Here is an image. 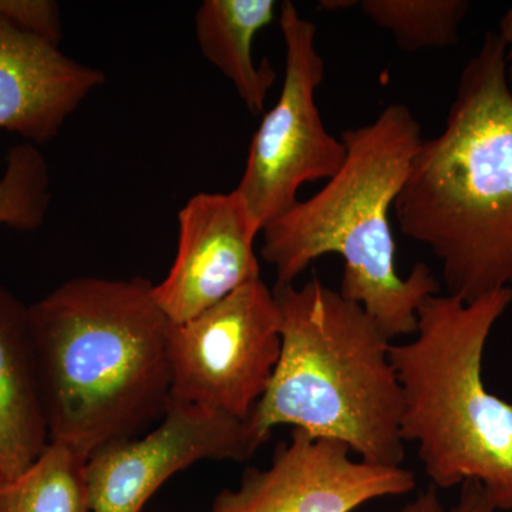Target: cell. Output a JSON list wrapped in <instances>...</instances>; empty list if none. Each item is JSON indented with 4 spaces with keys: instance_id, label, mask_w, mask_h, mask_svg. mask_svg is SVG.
Returning a JSON list of instances; mask_svg holds the SVG:
<instances>
[{
    "instance_id": "obj_18",
    "label": "cell",
    "mask_w": 512,
    "mask_h": 512,
    "mask_svg": "<svg viewBox=\"0 0 512 512\" xmlns=\"http://www.w3.org/2000/svg\"><path fill=\"white\" fill-rule=\"evenodd\" d=\"M397 512H498L488 500L484 488L477 483H464L457 504L450 510L441 503L439 488L431 487L417 495L414 500L404 504Z\"/></svg>"
},
{
    "instance_id": "obj_5",
    "label": "cell",
    "mask_w": 512,
    "mask_h": 512,
    "mask_svg": "<svg viewBox=\"0 0 512 512\" xmlns=\"http://www.w3.org/2000/svg\"><path fill=\"white\" fill-rule=\"evenodd\" d=\"M512 302L503 289L466 302L430 296L414 339L390 346L403 394L402 437L436 488L477 483L497 511H512V403L485 386V348Z\"/></svg>"
},
{
    "instance_id": "obj_9",
    "label": "cell",
    "mask_w": 512,
    "mask_h": 512,
    "mask_svg": "<svg viewBox=\"0 0 512 512\" xmlns=\"http://www.w3.org/2000/svg\"><path fill=\"white\" fill-rule=\"evenodd\" d=\"M416 487L413 471L353 460L345 443L292 429L271 466L248 468L238 488L215 497L210 512H353Z\"/></svg>"
},
{
    "instance_id": "obj_6",
    "label": "cell",
    "mask_w": 512,
    "mask_h": 512,
    "mask_svg": "<svg viewBox=\"0 0 512 512\" xmlns=\"http://www.w3.org/2000/svg\"><path fill=\"white\" fill-rule=\"evenodd\" d=\"M285 43V80L249 146L241 183L235 188L259 227L298 202L303 184L329 180L346 160V146L326 130L315 94L325 76L316 49V26L286 0L279 6Z\"/></svg>"
},
{
    "instance_id": "obj_13",
    "label": "cell",
    "mask_w": 512,
    "mask_h": 512,
    "mask_svg": "<svg viewBox=\"0 0 512 512\" xmlns=\"http://www.w3.org/2000/svg\"><path fill=\"white\" fill-rule=\"evenodd\" d=\"M275 0H204L195 15L202 56L232 83L254 116L264 113L276 73L268 60L256 64L255 36L276 18Z\"/></svg>"
},
{
    "instance_id": "obj_3",
    "label": "cell",
    "mask_w": 512,
    "mask_h": 512,
    "mask_svg": "<svg viewBox=\"0 0 512 512\" xmlns=\"http://www.w3.org/2000/svg\"><path fill=\"white\" fill-rule=\"evenodd\" d=\"M340 140L345 163L322 190L262 228L261 256L274 266L276 285L293 284L316 259L340 256V295L359 303L390 340L414 335L420 306L441 285L426 264L397 274L390 211L423 141L420 123L409 107L390 104Z\"/></svg>"
},
{
    "instance_id": "obj_16",
    "label": "cell",
    "mask_w": 512,
    "mask_h": 512,
    "mask_svg": "<svg viewBox=\"0 0 512 512\" xmlns=\"http://www.w3.org/2000/svg\"><path fill=\"white\" fill-rule=\"evenodd\" d=\"M50 200L49 165L39 148L30 143L10 148L0 178V225L35 231L45 224Z\"/></svg>"
},
{
    "instance_id": "obj_7",
    "label": "cell",
    "mask_w": 512,
    "mask_h": 512,
    "mask_svg": "<svg viewBox=\"0 0 512 512\" xmlns=\"http://www.w3.org/2000/svg\"><path fill=\"white\" fill-rule=\"evenodd\" d=\"M281 355V313L259 278L183 323L170 322L171 400L247 420Z\"/></svg>"
},
{
    "instance_id": "obj_11",
    "label": "cell",
    "mask_w": 512,
    "mask_h": 512,
    "mask_svg": "<svg viewBox=\"0 0 512 512\" xmlns=\"http://www.w3.org/2000/svg\"><path fill=\"white\" fill-rule=\"evenodd\" d=\"M104 80L101 70L70 59L59 45L0 19V130L49 143Z\"/></svg>"
},
{
    "instance_id": "obj_10",
    "label": "cell",
    "mask_w": 512,
    "mask_h": 512,
    "mask_svg": "<svg viewBox=\"0 0 512 512\" xmlns=\"http://www.w3.org/2000/svg\"><path fill=\"white\" fill-rule=\"evenodd\" d=\"M261 227L237 190L201 192L178 212V247L161 284L154 285L158 308L183 323L222 301L245 282L261 276L255 239Z\"/></svg>"
},
{
    "instance_id": "obj_15",
    "label": "cell",
    "mask_w": 512,
    "mask_h": 512,
    "mask_svg": "<svg viewBox=\"0 0 512 512\" xmlns=\"http://www.w3.org/2000/svg\"><path fill=\"white\" fill-rule=\"evenodd\" d=\"M357 5L406 52L454 45L470 10L466 0H363Z\"/></svg>"
},
{
    "instance_id": "obj_1",
    "label": "cell",
    "mask_w": 512,
    "mask_h": 512,
    "mask_svg": "<svg viewBox=\"0 0 512 512\" xmlns=\"http://www.w3.org/2000/svg\"><path fill=\"white\" fill-rule=\"evenodd\" d=\"M144 278H74L29 306L50 443L89 458L136 439L171 402L170 320Z\"/></svg>"
},
{
    "instance_id": "obj_2",
    "label": "cell",
    "mask_w": 512,
    "mask_h": 512,
    "mask_svg": "<svg viewBox=\"0 0 512 512\" xmlns=\"http://www.w3.org/2000/svg\"><path fill=\"white\" fill-rule=\"evenodd\" d=\"M393 211L440 262L447 295L512 291V92L497 33L464 66L446 124L421 141Z\"/></svg>"
},
{
    "instance_id": "obj_20",
    "label": "cell",
    "mask_w": 512,
    "mask_h": 512,
    "mask_svg": "<svg viewBox=\"0 0 512 512\" xmlns=\"http://www.w3.org/2000/svg\"><path fill=\"white\" fill-rule=\"evenodd\" d=\"M320 6L322 8L328 9V10H335V9H343L346 8V2H332V0H325V2H320Z\"/></svg>"
},
{
    "instance_id": "obj_12",
    "label": "cell",
    "mask_w": 512,
    "mask_h": 512,
    "mask_svg": "<svg viewBox=\"0 0 512 512\" xmlns=\"http://www.w3.org/2000/svg\"><path fill=\"white\" fill-rule=\"evenodd\" d=\"M50 444L29 306L0 284V480H13Z\"/></svg>"
},
{
    "instance_id": "obj_4",
    "label": "cell",
    "mask_w": 512,
    "mask_h": 512,
    "mask_svg": "<svg viewBox=\"0 0 512 512\" xmlns=\"http://www.w3.org/2000/svg\"><path fill=\"white\" fill-rule=\"evenodd\" d=\"M281 355L248 416L262 444L278 426L345 443L366 463L400 467L403 394L392 340L359 303L312 278L275 285Z\"/></svg>"
},
{
    "instance_id": "obj_8",
    "label": "cell",
    "mask_w": 512,
    "mask_h": 512,
    "mask_svg": "<svg viewBox=\"0 0 512 512\" xmlns=\"http://www.w3.org/2000/svg\"><path fill=\"white\" fill-rule=\"evenodd\" d=\"M261 446L248 420L171 400L146 436L111 444L87 458L90 512H141L165 481L192 464L244 463Z\"/></svg>"
},
{
    "instance_id": "obj_14",
    "label": "cell",
    "mask_w": 512,
    "mask_h": 512,
    "mask_svg": "<svg viewBox=\"0 0 512 512\" xmlns=\"http://www.w3.org/2000/svg\"><path fill=\"white\" fill-rule=\"evenodd\" d=\"M87 457L50 443L35 463L13 480H0V512H90Z\"/></svg>"
},
{
    "instance_id": "obj_17",
    "label": "cell",
    "mask_w": 512,
    "mask_h": 512,
    "mask_svg": "<svg viewBox=\"0 0 512 512\" xmlns=\"http://www.w3.org/2000/svg\"><path fill=\"white\" fill-rule=\"evenodd\" d=\"M0 19L55 45L62 39L60 8L52 0H0Z\"/></svg>"
},
{
    "instance_id": "obj_19",
    "label": "cell",
    "mask_w": 512,
    "mask_h": 512,
    "mask_svg": "<svg viewBox=\"0 0 512 512\" xmlns=\"http://www.w3.org/2000/svg\"><path fill=\"white\" fill-rule=\"evenodd\" d=\"M505 46V60H507L508 84L512 92V5L500 20V32L497 33Z\"/></svg>"
}]
</instances>
